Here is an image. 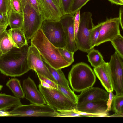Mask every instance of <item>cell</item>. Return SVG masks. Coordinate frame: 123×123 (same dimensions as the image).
I'll return each mask as SVG.
<instances>
[{"label": "cell", "instance_id": "obj_8", "mask_svg": "<svg viewBox=\"0 0 123 123\" xmlns=\"http://www.w3.org/2000/svg\"><path fill=\"white\" fill-rule=\"evenodd\" d=\"M57 112L47 105L32 104L15 107L8 113L9 116L55 117Z\"/></svg>", "mask_w": 123, "mask_h": 123}, {"label": "cell", "instance_id": "obj_4", "mask_svg": "<svg viewBox=\"0 0 123 123\" xmlns=\"http://www.w3.org/2000/svg\"><path fill=\"white\" fill-rule=\"evenodd\" d=\"M23 18L22 29L27 40L31 39L40 28L44 20L39 15L29 0H20Z\"/></svg>", "mask_w": 123, "mask_h": 123}, {"label": "cell", "instance_id": "obj_13", "mask_svg": "<svg viewBox=\"0 0 123 123\" xmlns=\"http://www.w3.org/2000/svg\"><path fill=\"white\" fill-rule=\"evenodd\" d=\"M22 89L25 95V98L32 104L41 105L46 104L34 81L29 77L23 80Z\"/></svg>", "mask_w": 123, "mask_h": 123}, {"label": "cell", "instance_id": "obj_12", "mask_svg": "<svg viewBox=\"0 0 123 123\" xmlns=\"http://www.w3.org/2000/svg\"><path fill=\"white\" fill-rule=\"evenodd\" d=\"M59 20L65 36L66 45L65 48L74 53L78 50L75 40L74 16L71 14L63 15Z\"/></svg>", "mask_w": 123, "mask_h": 123}, {"label": "cell", "instance_id": "obj_10", "mask_svg": "<svg viewBox=\"0 0 123 123\" xmlns=\"http://www.w3.org/2000/svg\"><path fill=\"white\" fill-rule=\"evenodd\" d=\"M28 63L30 69L48 78L57 83L44 63L38 50L33 45L29 46L27 54Z\"/></svg>", "mask_w": 123, "mask_h": 123}, {"label": "cell", "instance_id": "obj_14", "mask_svg": "<svg viewBox=\"0 0 123 123\" xmlns=\"http://www.w3.org/2000/svg\"><path fill=\"white\" fill-rule=\"evenodd\" d=\"M42 16L45 20H58L63 15L60 9L52 0H36Z\"/></svg>", "mask_w": 123, "mask_h": 123}, {"label": "cell", "instance_id": "obj_33", "mask_svg": "<svg viewBox=\"0 0 123 123\" xmlns=\"http://www.w3.org/2000/svg\"><path fill=\"white\" fill-rule=\"evenodd\" d=\"M74 110L57 111L55 117H71L82 116L80 114L76 112Z\"/></svg>", "mask_w": 123, "mask_h": 123}, {"label": "cell", "instance_id": "obj_20", "mask_svg": "<svg viewBox=\"0 0 123 123\" xmlns=\"http://www.w3.org/2000/svg\"><path fill=\"white\" fill-rule=\"evenodd\" d=\"M9 25L11 29H22L23 25V18L22 14L12 10L7 15Z\"/></svg>", "mask_w": 123, "mask_h": 123}, {"label": "cell", "instance_id": "obj_26", "mask_svg": "<svg viewBox=\"0 0 123 123\" xmlns=\"http://www.w3.org/2000/svg\"><path fill=\"white\" fill-rule=\"evenodd\" d=\"M111 41L115 52L123 58V37L120 34Z\"/></svg>", "mask_w": 123, "mask_h": 123}, {"label": "cell", "instance_id": "obj_1", "mask_svg": "<svg viewBox=\"0 0 123 123\" xmlns=\"http://www.w3.org/2000/svg\"><path fill=\"white\" fill-rule=\"evenodd\" d=\"M29 46L26 44L20 48L14 47L0 56V71L11 77L20 76L30 70L28 63Z\"/></svg>", "mask_w": 123, "mask_h": 123}, {"label": "cell", "instance_id": "obj_50", "mask_svg": "<svg viewBox=\"0 0 123 123\" xmlns=\"http://www.w3.org/2000/svg\"><path fill=\"white\" fill-rule=\"evenodd\" d=\"M122 2H123V0H120Z\"/></svg>", "mask_w": 123, "mask_h": 123}, {"label": "cell", "instance_id": "obj_37", "mask_svg": "<svg viewBox=\"0 0 123 123\" xmlns=\"http://www.w3.org/2000/svg\"><path fill=\"white\" fill-rule=\"evenodd\" d=\"M74 111L76 113L79 114L82 116H85L89 117H107L109 115L103 114H95L89 113L86 112H80L76 110Z\"/></svg>", "mask_w": 123, "mask_h": 123}, {"label": "cell", "instance_id": "obj_36", "mask_svg": "<svg viewBox=\"0 0 123 123\" xmlns=\"http://www.w3.org/2000/svg\"><path fill=\"white\" fill-rule=\"evenodd\" d=\"M74 16V28L75 38L79 26L80 15V10H78L75 14Z\"/></svg>", "mask_w": 123, "mask_h": 123}, {"label": "cell", "instance_id": "obj_18", "mask_svg": "<svg viewBox=\"0 0 123 123\" xmlns=\"http://www.w3.org/2000/svg\"><path fill=\"white\" fill-rule=\"evenodd\" d=\"M7 31L14 47L20 48L28 44L26 37L22 29H10Z\"/></svg>", "mask_w": 123, "mask_h": 123}, {"label": "cell", "instance_id": "obj_45", "mask_svg": "<svg viewBox=\"0 0 123 123\" xmlns=\"http://www.w3.org/2000/svg\"><path fill=\"white\" fill-rule=\"evenodd\" d=\"M8 26L0 25V36L6 30Z\"/></svg>", "mask_w": 123, "mask_h": 123}, {"label": "cell", "instance_id": "obj_48", "mask_svg": "<svg viewBox=\"0 0 123 123\" xmlns=\"http://www.w3.org/2000/svg\"><path fill=\"white\" fill-rule=\"evenodd\" d=\"M3 87V86L2 85L0 84V91L2 89Z\"/></svg>", "mask_w": 123, "mask_h": 123}, {"label": "cell", "instance_id": "obj_41", "mask_svg": "<svg viewBox=\"0 0 123 123\" xmlns=\"http://www.w3.org/2000/svg\"><path fill=\"white\" fill-rule=\"evenodd\" d=\"M29 0L38 14L39 15H42L41 13L38 6L36 0Z\"/></svg>", "mask_w": 123, "mask_h": 123}, {"label": "cell", "instance_id": "obj_24", "mask_svg": "<svg viewBox=\"0 0 123 123\" xmlns=\"http://www.w3.org/2000/svg\"><path fill=\"white\" fill-rule=\"evenodd\" d=\"M14 47L6 30L0 36V47L2 54L8 52Z\"/></svg>", "mask_w": 123, "mask_h": 123}, {"label": "cell", "instance_id": "obj_28", "mask_svg": "<svg viewBox=\"0 0 123 123\" xmlns=\"http://www.w3.org/2000/svg\"><path fill=\"white\" fill-rule=\"evenodd\" d=\"M58 89L62 92L65 95L74 103H77V96L70 88L58 84Z\"/></svg>", "mask_w": 123, "mask_h": 123}, {"label": "cell", "instance_id": "obj_27", "mask_svg": "<svg viewBox=\"0 0 123 123\" xmlns=\"http://www.w3.org/2000/svg\"><path fill=\"white\" fill-rule=\"evenodd\" d=\"M103 22L98 24L94 26L90 32V40L91 46L92 49L95 47L96 41L99 35L100 31Z\"/></svg>", "mask_w": 123, "mask_h": 123}, {"label": "cell", "instance_id": "obj_44", "mask_svg": "<svg viewBox=\"0 0 123 123\" xmlns=\"http://www.w3.org/2000/svg\"><path fill=\"white\" fill-rule=\"evenodd\" d=\"M9 116L8 111H6L0 110V116Z\"/></svg>", "mask_w": 123, "mask_h": 123}, {"label": "cell", "instance_id": "obj_43", "mask_svg": "<svg viewBox=\"0 0 123 123\" xmlns=\"http://www.w3.org/2000/svg\"><path fill=\"white\" fill-rule=\"evenodd\" d=\"M111 3L117 5H123V2L120 0H108Z\"/></svg>", "mask_w": 123, "mask_h": 123}, {"label": "cell", "instance_id": "obj_40", "mask_svg": "<svg viewBox=\"0 0 123 123\" xmlns=\"http://www.w3.org/2000/svg\"><path fill=\"white\" fill-rule=\"evenodd\" d=\"M120 25L122 30H123V5L120 8L119 17H118Z\"/></svg>", "mask_w": 123, "mask_h": 123}, {"label": "cell", "instance_id": "obj_2", "mask_svg": "<svg viewBox=\"0 0 123 123\" xmlns=\"http://www.w3.org/2000/svg\"><path fill=\"white\" fill-rule=\"evenodd\" d=\"M31 43L37 49L43 60L55 69H62L71 64L64 59L58 48L47 39L40 28L31 39Z\"/></svg>", "mask_w": 123, "mask_h": 123}, {"label": "cell", "instance_id": "obj_31", "mask_svg": "<svg viewBox=\"0 0 123 123\" xmlns=\"http://www.w3.org/2000/svg\"><path fill=\"white\" fill-rule=\"evenodd\" d=\"M74 0H61V7L60 9L63 15L71 14L70 9Z\"/></svg>", "mask_w": 123, "mask_h": 123}, {"label": "cell", "instance_id": "obj_17", "mask_svg": "<svg viewBox=\"0 0 123 123\" xmlns=\"http://www.w3.org/2000/svg\"><path fill=\"white\" fill-rule=\"evenodd\" d=\"M94 71L102 85L109 93L113 91L108 66V62H105L94 68Z\"/></svg>", "mask_w": 123, "mask_h": 123}, {"label": "cell", "instance_id": "obj_19", "mask_svg": "<svg viewBox=\"0 0 123 123\" xmlns=\"http://www.w3.org/2000/svg\"><path fill=\"white\" fill-rule=\"evenodd\" d=\"M22 105L19 98L4 93L0 94V110L6 111Z\"/></svg>", "mask_w": 123, "mask_h": 123}, {"label": "cell", "instance_id": "obj_3", "mask_svg": "<svg viewBox=\"0 0 123 123\" xmlns=\"http://www.w3.org/2000/svg\"><path fill=\"white\" fill-rule=\"evenodd\" d=\"M68 78L73 90L78 92L92 87L96 81L94 71L89 65L83 62L72 66Z\"/></svg>", "mask_w": 123, "mask_h": 123}, {"label": "cell", "instance_id": "obj_39", "mask_svg": "<svg viewBox=\"0 0 123 123\" xmlns=\"http://www.w3.org/2000/svg\"><path fill=\"white\" fill-rule=\"evenodd\" d=\"M112 92L111 91L109 92V94L107 102V108L106 110V111H108L111 110V105L114 96Z\"/></svg>", "mask_w": 123, "mask_h": 123}, {"label": "cell", "instance_id": "obj_34", "mask_svg": "<svg viewBox=\"0 0 123 123\" xmlns=\"http://www.w3.org/2000/svg\"><path fill=\"white\" fill-rule=\"evenodd\" d=\"M12 10L16 12L22 13L21 4L20 0H10Z\"/></svg>", "mask_w": 123, "mask_h": 123}, {"label": "cell", "instance_id": "obj_25", "mask_svg": "<svg viewBox=\"0 0 123 123\" xmlns=\"http://www.w3.org/2000/svg\"><path fill=\"white\" fill-rule=\"evenodd\" d=\"M112 104L111 109L115 113L123 115V95H114Z\"/></svg>", "mask_w": 123, "mask_h": 123}, {"label": "cell", "instance_id": "obj_35", "mask_svg": "<svg viewBox=\"0 0 123 123\" xmlns=\"http://www.w3.org/2000/svg\"><path fill=\"white\" fill-rule=\"evenodd\" d=\"M39 80H41L48 83L54 88L58 89V84L50 79L43 76L38 73H37Z\"/></svg>", "mask_w": 123, "mask_h": 123}, {"label": "cell", "instance_id": "obj_32", "mask_svg": "<svg viewBox=\"0 0 123 123\" xmlns=\"http://www.w3.org/2000/svg\"><path fill=\"white\" fill-rule=\"evenodd\" d=\"M12 10L10 0H0V12L8 15Z\"/></svg>", "mask_w": 123, "mask_h": 123}, {"label": "cell", "instance_id": "obj_29", "mask_svg": "<svg viewBox=\"0 0 123 123\" xmlns=\"http://www.w3.org/2000/svg\"><path fill=\"white\" fill-rule=\"evenodd\" d=\"M90 0H74L71 9L70 14L73 15Z\"/></svg>", "mask_w": 123, "mask_h": 123}, {"label": "cell", "instance_id": "obj_23", "mask_svg": "<svg viewBox=\"0 0 123 123\" xmlns=\"http://www.w3.org/2000/svg\"><path fill=\"white\" fill-rule=\"evenodd\" d=\"M87 53V56L88 61L94 68L102 65L105 62L102 55L98 50L93 49Z\"/></svg>", "mask_w": 123, "mask_h": 123}, {"label": "cell", "instance_id": "obj_5", "mask_svg": "<svg viewBox=\"0 0 123 123\" xmlns=\"http://www.w3.org/2000/svg\"><path fill=\"white\" fill-rule=\"evenodd\" d=\"M38 87L47 105L57 111H74L77 104L73 102L58 89L48 88L40 84Z\"/></svg>", "mask_w": 123, "mask_h": 123}, {"label": "cell", "instance_id": "obj_15", "mask_svg": "<svg viewBox=\"0 0 123 123\" xmlns=\"http://www.w3.org/2000/svg\"><path fill=\"white\" fill-rule=\"evenodd\" d=\"M77 96V103H79L101 100L107 101L109 94L103 89L92 87L81 91Z\"/></svg>", "mask_w": 123, "mask_h": 123}, {"label": "cell", "instance_id": "obj_22", "mask_svg": "<svg viewBox=\"0 0 123 123\" xmlns=\"http://www.w3.org/2000/svg\"><path fill=\"white\" fill-rule=\"evenodd\" d=\"M6 85L11 90L15 97L22 98L25 97V94L20 81L17 78H11L7 81Z\"/></svg>", "mask_w": 123, "mask_h": 123}, {"label": "cell", "instance_id": "obj_7", "mask_svg": "<svg viewBox=\"0 0 123 123\" xmlns=\"http://www.w3.org/2000/svg\"><path fill=\"white\" fill-rule=\"evenodd\" d=\"M59 20H45L40 28L46 38L55 46L57 48H65V36Z\"/></svg>", "mask_w": 123, "mask_h": 123}, {"label": "cell", "instance_id": "obj_9", "mask_svg": "<svg viewBox=\"0 0 123 123\" xmlns=\"http://www.w3.org/2000/svg\"><path fill=\"white\" fill-rule=\"evenodd\" d=\"M123 58L116 52L111 56L108 66L113 90L116 95H123Z\"/></svg>", "mask_w": 123, "mask_h": 123}, {"label": "cell", "instance_id": "obj_30", "mask_svg": "<svg viewBox=\"0 0 123 123\" xmlns=\"http://www.w3.org/2000/svg\"><path fill=\"white\" fill-rule=\"evenodd\" d=\"M59 51L64 59L71 64L74 61V53L64 48H58Z\"/></svg>", "mask_w": 123, "mask_h": 123}, {"label": "cell", "instance_id": "obj_47", "mask_svg": "<svg viewBox=\"0 0 123 123\" xmlns=\"http://www.w3.org/2000/svg\"><path fill=\"white\" fill-rule=\"evenodd\" d=\"M123 117V115H120L118 114L117 113H115L114 114L111 115H109L108 117Z\"/></svg>", "mask_w": 123, "mask_h": 123}, {"label": "cell", "instance_id": "obj_16", "mask_svg": "<svg viewBox=\"0 0 123 123\" xmlns=\"http://www.w3.org/2000/svg\"><path fill=\"white\" fill-rule=\"evenodd\" d=\"M105 100H99L77 103L75 110L89 113L109 115L107 102Z\"/></svg>", "mask_w": 123, "mask_h": 123}, {"label": "cell", "instance_id": "obj_11", "mask_svg": "<svg viewBox=\"0 0 123 123\" xmlns=\"http://www.w3.org/2000/svg\"><path fill=\"white\" fill-rule=\"evenodd\" d=\"M120 25L118 18L107 19L103 22L95 46L111 41L120 34Z\"/></svg>", "mask_w": 123, "mask_h": 123}, {"label": "cell", "instance_id": "obj_51", "mask_svg": "<svg viewBox=\"0 0 123 123\" xmlns=\"http://www.w3.org/2000/svg\"><path fill=\"white\" fill-rule=\"evenodd\" d=\"M0 52H1V49H0Z\"/></svg>", "mask_w": 123, "mask_h": 123}, {"label": "cell", "instance_id": "obj_49", "mask_svg": "<svg viewBox=\"0 0 123 123\" xmlns=\"http://www.w3.org/2000/svg\"><path fill=\"white\" fill-rule=\"evenodd\" d=\"M2 53L1 52H0V56L2 55Z\"/></svg>", "mask_w": 123, "mask_h": 123}, {"label": "cell", "instance_id": "obj_46", "mask_svg": "<svg viewBox=\"0 0 123 123\" xmlns=\"http://www.w3.org/2000/svg\"><path fill=\"white\" fill-rule=\"evenodd\" d=\"M55 4L60 9L61 7V0H52Z\"/></svg>", "mask_w": 123, "mask_h": 123}, {"label": "cell", "instance_id": "obj_21", "mask_svg": "<svg viewBox=\"0 0 123 123\" xmlns=\"http://www.w3.org/2000/svg\"><path fill=\"white\" fill-rule=\"evenodd\" d=\"M43 60L56 81L57 84L65 87H69V82L66 78L63 73L62 70V69H55L50 66L43 59Z\"/></svg>", "mask_w": 123, "mask_h": 123}, {"label": "cell", "instance_id": "obj_6", "mask_svg": "<svg viewBox=\"0 0 123 123\" xmlns=\"http://www.w3.org/2000/svg\"><path fill=\"white\" fill-rule=\"evenodd\" d=\"M92 16L91 13L89 12H85L80 14L78 29L75 38L78 50L87 53L93 49L90 40L91 31L95 26Z\"/></svg>", "mask_w": 123, "mask_h": 123}, {"label": "cell", "instance_id": "obj_38", "mask_svg": "<svg viewBox=\"0 0 123 123\" xmlns=\"http://www.w3.org/2000/svg\"><path fill=\"white\" fill-rule=\"evenodd\" d=\"M0 25H9L8 15L0 12Z\"/></svg>", "mask_w": 123, "mask_h": 123}, {"label": "cell", "instance_id": "obj_42", "mask_svg": "<svg viewBox=\"0 0 123 123\" xmlns=\"http://www.w3.org/2000/svg\"><path fill=\"white\" fill-rule=\"evenodd\" d=\"M40 80V84L43 86L44 87L48 88H54L52 86L48 83L46 82L43 80Z\"/></svg>", "mask_w": 123, "mask_h": 123}]
</instances>
